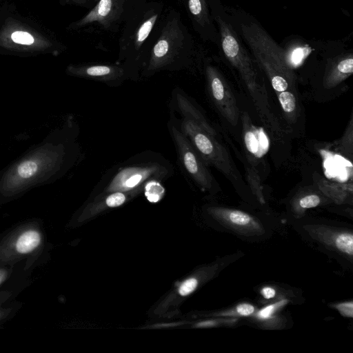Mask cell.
<instances>
[{"label":"cell","mask_w":353,"mask_h":353,"mask_svg":"<svg viewBox=\"0 0 353 353\" xmlns=\"http://www.w3.org/2000/svg\"><path fill=\"white\" fill-rule=\"evenodd\" d=\"M219 33L218 48L226 61L239 73L261 116L268 115L270 105L265 86L241 37L232 25L221 0H208Z\"/></svg>","instance_id":"6da1fadb"},{"label":"cell","mask_w":353,"mask_h":353,"mask_svg":"<svg viewBox=\"0 0 353 353\" xmlns=\"http://www.w3.org/2000/svg\"><path fill=\"white\" fill-rule=\"evenodd\" d=\"M174 174L172 164L154 151L138 153L109 169L99 180L97 190L103 194L145 188L151 182H162Z\"/></svg>","instance_id":"7a4b0ae2"},{"label":"cell","mask_w":353,"mask_h":353,"mask_svg":"<svg viewBox=\"0 0 353 353\" xmlns=\"http://www.w3.org/2000/svg\"><path fill=\"white\" fill-rule=\"evenodd\" d=\"M193 52L191 37L185 32L179 17L174 15L166 22L152 48L140 77L146 78L156 72L175 71L187 68Z\"/></svg>","instance_id":"3957f363"},{"label":"cell","mask_w":353,"mask_h":353,"mask_svg":"<svg viewBox=\"0 0 353 353\" xmlns=\"http://www.w3.org/2000/svg\"><path fill=\"white\" fill-rule=\"evenodd\" d=\"M176 122L206 165H213L228 177H235L233 163L228 152L214 136L190 119L182 118Z\"/></svg>","instance_id":"277c9868"},{"label":"cell","mask_w":353,"mask_h":353,"mask_svg":"<svg viewBox=\"0 0 353 353\" xmlns=\"http://www.w3.org/2000/svg\"><path fill=\"white\" fill-rule=\"evenodd\" d=\"M168 130L175 145L178 159L185 173L201 189L211 191L216 181L188 138L180 130L174 115L168 123Z\"/></svg>","instance_id":"5b68a950"},{"label":"cell","mask_w":353,"mask_h":353,"mask_svg":"<svg viewBox=\"0 0 353 353\" xmlns=\"http://www.w3.org/2000/svg\"><path fill=\"white\" fill-rule=\"evenodd\" d=\"M210 96L221 114L232 125L239 121V110L234 96L221 70L210 59L204 61Z\"/></svg>","instance_id":"8992f818"},{"label":"cell","mask_w":353,"mask_h":353,"mask_svg":"<svg viewBox=\"0 0 353 353\" xmlns=\"http://www.w3.org/2000/svg\"><path fill=\"white\" fill-rule=\"evenodd\" d=\"M54 145L46 157H42L43 150L39 151L28 159H25L14 166L3 182L23 183L33 182L37 176H40L43 170H47L52 174L57 173L61 170L66 168L69 165L67 161H53L47 163H42L58 146L59 144Z\"/></svg>","instance_id":"52a82bcc"},{"label":"cell","mask_w":353,"mask_h":353,"mask_svg":"<svg viewBox=\"0 0 353 353\" xmlns=\"http://www.w3.org/2000/svg\"><path fill=\"white\" fill-rule=\"evenodd\" d=\"M210 213L225 227L246 236H258L264 232V228L257 219L239 210L222 207L209 209Z\"/></svg>","instance_id":"ba28073f"},{"label":"cell","mask_w":353,"mask_h":353,"mask_svg":"<svg viewBox=\"0 0 353 353\" xmlns=\"http://www.w3.org/2000/svg\"><path fill=\"white\" fill-rule=\"evenodd\" d=\"M68 72L71 75L101 82L111 87L119 86L128 79L125 70L122 65H70Z\"/></svg>","instance_id":"9c48e42d"},{"label":"cell","mask_w":353,"mask_h":353,"mask_svg":"<svg viewBox=\"0 0 353 353\" xmlns=\"http://www.w3.org/2000/svg\"><path fill=\"white\" fill-rule=\"evenodd\" d=\"M195 31L204 41L219 45V33L208 0H183Z\"/></svg>","instance_id":"30bf717a"},{"label":"cell","mask_w":353,"mask_h":353,"mask_svg":"<svg viewBox=\"0 0 353 353\" xmlns=\"http://www.w3.org/2000/svg\"><path fill=\"white\" fill-rule=\"evenodd\" d=\"M303 228L315 240L332 250L343 253L350 258L353 255V234L323 225H305Z\"/></svg>","instance_id":"8fae6325"},{"label":"cell","mask_w":353,"mask_h":353,"mask_svg":"<svg viewBox=\"0 0 353 353\" xmlns=\"http://www.w3.org/2000/svg\"><path fill=\"white\" fill-rule=\"evenodd\" d=\"M171 104V109L179 112L182 118L194 121L208 133L216 136V131L206 117L181 88H176L172 91Z\"/></svg>","instance_id":"7c38bea8"},{"label":"cell","mask_w":353,"mask_h":353,"mask_svg":"<svg viewBox=\"0 0 353 353\" xmlns=\"http://www.w3.org/2000/svg\"><path fill=\"white\" fill-rule=\"evenodd\" d=\"M122 6L121 0H99L96 6L76 23V26L81 27L98 23L108 28L121 15L123 11Z\"/></svg>","instance_id":"4fadbf2b"},{"label":"cell","mask_w":353,"mask_h":353,"mask_svg":"<svg viewBox=\"0 0 353 353\" xmlns=\"http://www.w3.org/2000/svg\"><path fill=\"white\" fill-rule=\"evenodd\" d=\"M327 69L324 84L326 88H333L353 73V54L352 52L341 51L327 59Z\"/></svg>","instance_id":"5bb4252c"},{"label":"cell","mask_w":353,"mask_h":353,"mask_svg":"<svg viewBox=\"0 0 353 353\" xmlns=\"http://www.w3.org/2000/svg\"><path fill=\"white\" fill-rule=\"evenodd\" d=\"M158 18L157 13L151 14L144 19L134 33L133 38L134 50H139L148 39Z\"/></svg>","instance_id":"9a60e30c"},{"label":"cell","mask_w":353,"mask_h":353,"mask_svg":"<svg viewBox=\"0 0 353 353\" xmlns=\"http://www.w3.org/2000/svg\"><path fill=\"white\" fill-rule=\"evenodd\" d=\"M265 136L263 132L260 133L258 131H247L245 134V142L248 150L252 154L257 156L263 155L265 152L261 149L259 145L265 150L268 148V140H259Z\"/></svg>","instance_id":"2e32d148"},{"label":"cell","mask_w":353,"mask_h":353,"mask_svg":"<svg viewBox=\"0 0 353 353\" xmlns=\"http://www.w3.org/2000/svg\"><path fill=\"white\" fill-rule=\"evenodd\" d=\"M40 242V236L35 231L23 233L17 242V250L20 253H27L37 247Z\"/></svg>","instance_id":"e0dca14e"},{"label":"cell","mask_w":353,"mask_h":353,"mask_svg":"<svg viewBox=\"0 0 353 353\" xmlns=\"http://www.w3.org/2000/svg\"><path fill=\"white\" fill-rule=\"evenodd\" d=\"M277 95L283 111L288 114V117L292 118L296 110L294 95L288 90L277 92Z\"/></svg>","instance_id":"ac0fdd59"},{"label":"cell","mask_w":353,"mask_h":353,"mask_svg":"<svg viewBox=\"0 0 353 353\" xmlns=\"http://www.w3.org/2000/svg\"><path fill=\"white\" fill-rule=\"evenodd\" d=\"M288 301L287 299L280 300L274 303L270 304L255 312L254 316L260 321H268L273 318L276 312L285 305Z\"/></svg>","instance_id":"d6986e66"},{"label":"cell","mask_w":353,"mask_h":353,"mask_svg":"<svg viewBox=\"0 0 353 353\" xmlns=\"http://www.w3.org/2000/svg\"><path fill=\"white\" fill-rule=\"evenodd\" d=\"M256 312L255 307L248 303H243L237 305L232 310L223 312L219 315L223 316H250Z\"/></svg>","instance_id":"ffe728a7"},{"label":"cell","mask_w":353,"mask_h":353,"mask_svg":"<svg viewBox=\"0 0 353 353\" xmlns=\"http://www.w3.org/2000/svg\"><path fill=\"white\" fill-rule=\"evenodd\" d=\"M145 190V195L150 202L158 201L163 192V189L159 185V182H151L148 183Z\"/></svg>","instance_id":"44dd1931"},{"label":"cell","mask_w":353,"mask_h":353,"mask_svg":"<svg viewBox=\"0 0 353 353\" xmlns=\"http://www.w3.org/2000/svg\"><path fill=\"white\" fill-rule=\"evenodd\" d=\"M11 40L15 43L30 46L34 43V37L28 32L17 30L12 33Z\"/></svg>","instance_id":"7402d4cb"},{"label":"cell","mask_w":353,"mask_h":353,"mask_svg":"<svg viewBox=\"0 0 353 353\" xmlns=\"http://www.w3.org/2000/svg\"><path fill=\"white\" fill-rule=\"evenodd\" d=\"M321 199L316 194H309L301 198L298 202L299 210H305L318 206Z\"/></svg>","instance_id":"603a6c76"},{"label":"cell","mask_w":353,"mask_h":353,"mask_svg":"<svg viewBox=\"0 0 353 353\" xmlns=\"http://www.w3.org/2000/svg\"><path fill=\"white\" fill-rule=\"evenodd\" d=\"M338 310L340 314L344 317L352 318L353 316V302L347 301L339 303L333 305Z\"/></svg>","instance_id":"cb8c5ba5"},{"label":"cell","mask_w":353,"mask_h":353,"mask_svg":"<svg viewBox=\"0 0 353 353\" xmlns=\"http://www.w3.org/2000/svg\"><path fill=\"white\" fill-rule=\"evenodd\" d=\"M198 281L194 278H190L184 281L180 286L179 292L182 296H186L192 292L196 288Z\"/></svg>","instance_id":"d4e9b609"},{"label":"cell","mask_w":353,"mask_h":353,"mask_svg":"<svg viewBox=\"0 0 353 353\" xmlns=\"http://www.w3.org/2000/svg\"><path fill=\"white\" fill-rule=\"evenodd\" d=\"M261 294L265 299H271L275 297L276 291L271 286H265L261 288Z\"/></svg>","instance_id":"484cf974"},{"label":"cell","mask_w":353,"mask_h":353,"mask_svg":"<svg viewBox=\"0 0 353 353\" xmlns=\"http://www.w3.org/2000/svg\"><path fill=\"white\" fill-rule=\"evenodd\" d=\"M73 1L81 3V2H82L83 0H73Z\"/></svg>","instance_id":"4316f807"},{"label":"cell","mask_w":353,"mask_h":353,"mask_svg":"<svg viewBox=\"0 0 353 353\" xmlns=\"http://www.w3.org/2000/svg\"><path fill=\"white\" fill-rule=\"evenodd\" d=\"M92 1H97V0H92Z\"/></svg>","instance_id":"83f0119b"}]
</instances>
